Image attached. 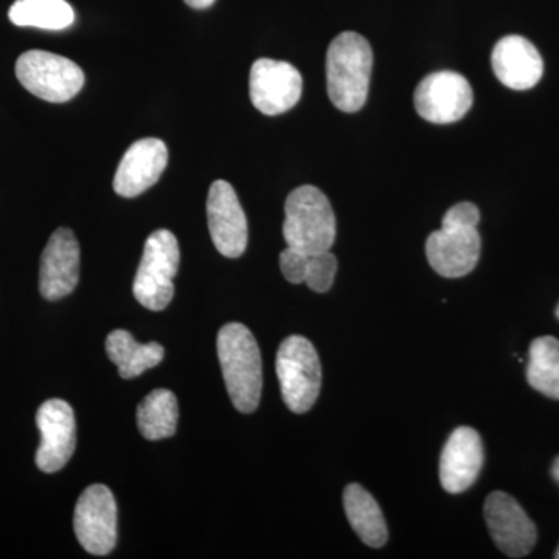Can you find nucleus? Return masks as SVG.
<instances>
[{
	"label": "nucleus",
	"mask_w": 559,
	"mask_h": 559,
	"mask_svg": "<svg viewBox=\"0 0 559 559\" xmlns=\"http://www.w3.org/2000/svg\"><path fill=\"white\" fill-rule=\"evenodd\" d=\"M373 51L359 33L344 32L331 40L326 53L330 100L342 112H358L369 97Z\"/></svg>",
	"instance_id": "obj_1"
},
{
	"label": "nucleus",
	"mask_w": 559,
	"mask_h": 559,
	"mask_svg": "<svg viewBox=\"0 0 559 559\" xmlns=\"http://www.w3.org/2000/svg\"><path fill=\"white\" fill-rule=\"evenodd\" d=\"M218 358L227 392L242 414L259 407L263 366L255 337L242 323H227L218 333Z\"/></svg>",
	"instance_id": "obj_2"
},
{
	"label": "nucleus",
	"mask_w": 559,
	"mask_h": 559,
	"mask_svg": "<svg viewBox=\"0 0 559 559\" xmlns=\"http://www.w3.org/2000/svg\"><path fill=\"white\" fill-rule=\"evenodd\" d=\"M283 237L286 246L305 253L325 252L336 240V216L329 198L318 187L290 191L285 204Z\"/></svg>",
	"instance_id": "obj_3"
},
{
	"label": "nucleus",
	"mask_w": 559,
	"mask_h": 559,
	"mask_svg": "<svg viewBox=\"0 0 559 559\" xmlns=\"http://www.w3.org/2000/svg\"><path fill=\"white\" fill-rule=\"evenodd\" d=\"M180 250L178 240L170 230H156L150 235L143 249L138 274H135V299L151 311H162L175 296L173 278L178 274Z\"/></svg>",
	"instance_id": "obj_4"
},
{
	"label": "nucleus",
	"mask_w": 559,
	"mask_h": 559,
	"mask_svg": "<svg viewBox=\"0 0 559 559\" xmlns=\"http://www.w3.org/2000/svg\"><path fill=\"white\" fill-rule=\"evenodd\" d=\"M277 377L288 409L294 414L311 411L322 385V367L314 345L301 336L283 341L277 353Z\"/></svg>",
	"instance_id": "obj_5"
},
{
	"label": "nucleus",
	"mask_w": 559,
	"mask_h": 559,
	"mask_svg": "<svg viewBox=\"0 0 559 559\" xmlns=\"http://www.w3.org/2000/svg\"><path fill=\"white\" fill-rule=\"evenodd\" d=\"M16 76L25 90L49 103L72 100L86 80L79 64L44 50L22 53L16 61Z\"/></svg>",
	"instance_id": "obj_6"
},
{
	"label": "nucleus",
	"mask_w": 559,
	"mask_h": 559,
	"mask_svg": "<svg viewBox=\"0 0 559 559\" xmlns=\"http://www.w3.org/2000/svg\"><path fill=\"white\" fill-rule=\"evenodd\" d=\"M73 528L83 549L105 557L117 544V503L105 485L84 489L76 502Z\"/></svg>",
	"instance_id": "obj_7"
},
{
	"label": "nucleus",
	"mask_w": 559,
	"mask_h": 559,
	"mask_svg": "<svg viewBox=\"0 0 559 559\" xmlns=\"http://www.w3.org/2000/svg\"><path fill=\"white\" fill-rule=\"evenodd\" d=\"M473 87L460 73L443 70L430 73L415 90L414 103L418 116L430 123H454L473 106Z\"/></svg>",
	"instance_id": "obj_8"
},
{
	"label": "nucleus",
	"mask_w": 559,
	"mask_h": 559,
	"mask_svg": "<svg viewBox=\"0 0 559 559\" xmlns=\"http://www.w3.org/2000/svg\"><path fill=\"white\" fill-rule=\"evenodd\" d=\"M484 514L489 535L507 557H527L535 549L538 539L535 522L516 499L503 491L491 492L485 500Z\"/></svg>",
	"instance_id": "obj_9"
},
{
	"label": "nucleus",
	"mask_w": 559,
	"mask_h": 559,
	"mask_svg": "<svg viewBox=\"0 0 559 559\" xmlns=\"http://www.w3.org/2000/svg\"><path fill=\"white\" fill-rule=\"evenodd\" d=\"M301 87L300 72L289 62L261 58L250 69V100L264 116H280L293 109L300 100Z\"/></svg>",
	"instance_id": "obj_10"
},
{
	"label": "nucleus",
	"mask_w": 559,
	"mask_h": 559,
	"mask_svg": "<svg viewBox=\"0 0 559 559\" xmlns=\"http://www.w3.org/2000/svg\"><path fill=\"white\" fill-rule=\"evenodd\" d=\"M207 221L210 237L221 255L238 259L248 248V218L234 187L215 180L209 190Z\"/></svg>",
	"instance_id": "obj_11"
},
{
	"label": "nucleus",
	"mask_w": 559,
	"mask_h": 559,
	"mask_svg": "<svg viewBox=\"0 0 559 559\" xmlns=\"http://www.w3.org/2000/svg\"><path fill=\"white\" fill-rule=\"evenodd\" d=\"M36 425L40 432L36 466L43 473H57L68 465L75 451V414L66 401L49 400L39 407Z\"/></svg>",
	"instance_id": "obj_12"
},
{
	"label": "nucleus",
	"mask_w": 559,
	"mask_h": 559,
	"mask_svg": "<svg viewBox=\"0 0 559 559\" xmlns=\"http://www.w3.org/2000/svg\"><path fill=\"white\" fill-rule=\"evenodd\" d=\"M80 245L72 230L53 231L40 257L39 290L46 300H60L79 285Z\"/></svg>",
	"instance_id": "obj_13"
},
{
	"label": "nucleus",
	"mask_w": 559,
	"mask_h": 559,
	"mask_svg": "<svg viewBox=\"0 0 559 559\" xmlns=\"http://www.w3.org/2000/svg\"><path fill=\"white\" fill-rule=\"evenodd\" d=\"M481 240L477 227L474 229L440 230L429 235L426 255L432 270L441 277H465L477 266L480 259Z\"/></svg>",
	"instance_id": "obj_14"
},
{
	"label": "nucleus",
	"mask_w": 559,
	"mask_h": 559,
	"mask_svg": "<svg viewBox=\"0 0 559 559\" xmlns=\"http://www.w3.org/2000/svg\"><path fill=\"white\" fill-rule=\"evenodd\" d=\"M484 460V444L477 430L466 426L455 429L441 452V487L451 495L466 491L476 484Z\"/></svg>",
	"instance_id": "obj_15"
},
{
	"label": "nucleus",
	"mask_w": 559,
	"mask_h": 559,
	"mask_svg": "<svg viewBox=\"0 0 559 559\" xmlns=\"http://www.w3.org/2000/svg\"><path fill=\"white\" fill-rule=\"evenodd\" d=\"M167 164V145L160 139L138 140L120 160L114 178V190L119 197H139L157 183Z\"/></svg>",
	"instance_id": "obj_16"
},
{
	"label": "nucleus",
	"mask_w": 559,
	"mask_h": 559,
	"mask_svg": "<svg viewBox=\"0 0 559 559\" xmlns=\"http://www.w3.org/2000/svg\"><path fill=\"white\" fill-rule=\"evenodd\" d=\"M491 64L500 83L513 91L532 90L543 79V58L538 49L522 36L500 39L492 50Z\"/></svg>",
	"instance_id": "obj_17"
},
{
	"label": "nucleus",
	"mask_w": 559,
	"mask_h": 559,
	"mask_svg": "<svg viewBox=\"0 0 559 559\" xmlns=\"http://www.w3.org/2000/svg\"><path fill=\"white\" fill-rule=\"evenodd\" d=\"M347 520L364 544L380 549L389 539L384 514L373 496L359 484H352L344 491Z\"/></svg>",
	"instance_id": "obj_18"
},
{
	"label": "nucleus",
	"mask_w": 559,
	"mask_h": 559,
	"mask_svg": "<svg viewBox=\"0 0 559 559\" xmlns=\"http://www.w3.org/2000/svg\"><path fill=\"white\" fill-rule=\"evenodd\" d=\"M108 358L119 367L123 380L138 378L143 371L153 369L164 359L165 349L156 342L139 344L130 331L116 330L106 340Z\"/></svg>",
	"instance_id": "obj_19"
},
{
	"label": "nucleus",
	"mask_w": 559,
	"mask_h": 559,
	"mask_svg": "<svg viewBox=\"0 0 559 559\" xmlns=\"http://www.w3.org/2000/svg\"><path fill=\"white\" fill-rule=\"evenodd\" d=\"M178 418V400L167 389L153 390L138 407L139 430L148 440H164L175 436Z\"/></svg>",
	"instance_id": "obj_20"
},
{
	"label": "nucleus",
	"mask_w": 559,
	"mask_h": 559,
	"mask_svg": "<svg viewBox=\"0 0 559 559\" xmlns=\"http://www.w3.org/2000/svg\"><path fill=\"white\" fill-rule=\"evenodd\" d=\"M17 27L64 31L75 22V11L66 0H16L9 11Z\"/></svg>",
	"instance_id": "obj_21"
},
{
	"label": "nucleus",
	"mask_w": 559,
	"mask_h": 559,
	"mask_svg": "<svg viewBox=\"0 0 559 559\" xmlns=\"http://www.w3.org/2000/svg\"><path fill=\"white\" fill-rule=\"evenodd\" d=\"M527 381L547 399L559 400V341L538 337L530 345Z\"/></svg>",
	"instance_id": "obj_22"
},
{
	"label": "nucleus",
	"mask_w": 559,
	"mask_h": 559,
	"mask_svg": "<svg viewBox=\"0 0 559 559\" xmlns=\"http://www.w3.org/2000/svg\"><path fill=\"white\" fill-rule=\"evenodd\" d=\"M337 272V260L330 250L312 253L308 260L305 285L314 293H326L333 286Z\"/></svg>",
	"instance_id": "obj_23"
},
{
	"label": "nucleus",
	"mask_w": 559,
	"mask_h": 559,
	"mask_svg": "<svg viewBox=\"0 0 559 559\" xmlns=\"http://www.w3.org/2000/svg\"><path fill=\"white\" fill-rule=\"evenodd\" d=\"M308 260H310V253L286 246V249L280 253V270L289 283L300 285V283H305Z\"/></svg>",
	"instance_id": "obj_24"
},
{
	"label": "nucleus",
	"mask_w": 559,
	"mask_h": 559,
	"mask_svg": "<svg viewBox=\"0 0 559 559\" xmlns=\"http://www.w3.org/2000/svg\"><path fill=\"white\" fill-rule=\"evenodd\" d=\"M480 221V212L476 205L471 202H460L454 207L448 210L444 215L441 227H450V229H474Z\"/></svg>",
	"instance_id": "obj_25"
},
{
	"label": "nucleus",
	"mask_w": 559,
	"mask_h": 559,
	"mask_svg": "<svg viewBox=\"0 0 559 559\" xmlns=\"http://www.w3.org/2000/svg\"><path fill=\"white\" fill-rule=\"evenodd\" d=\"M187 5L191 7V9L204 10L212 7L215 3V0H183Z\"/></svg>",
	"instance_id": "obj_26"
},
{
	"label": "nucleus",
	"mask_w": 559,
	"mask_h": 559,
	"mask_svg": "<svg viewBox=\"0 0 559 559\" xmlns=\"http://www.w3.org/2000/svg\"><path fill=\"white\" fill-rule=\"evenodd\" d=\"M551 476H554V479L559 484V455L555 459L554 466H551Z\"/></svg>",
	"instance_id": "obj_27"
},
{
	"label": "nucleus",
	"mask_w": 559,
	"mask_h": 559,
	"mask_svg": "<svg viewBox=\"0 0 559 559\" xmlns=\"http://www.w3.org/2000/svg\"><path fill=\"white\" fill-rule=\"evenodd\" d=\"M555 558L559 559V547H558L557 554H555Z\"/></svg>",
	"instance_id": "obj_28"
},
{
	"label": "nucleus",
	"mask_w": 559,
	"mask_h": 559,
	"mask_svg": "<svg viewBox=\"0 0 559 559\" xmlns=\"http://www.w3.org/2000/svg\"><path fill=\"white\" fill-rule=\"evenodd\" d=\"M557 318L559 319V305H558V308H557Z\"/></svg>",
	"instance_id": "obj_29"
}]
</instances>
